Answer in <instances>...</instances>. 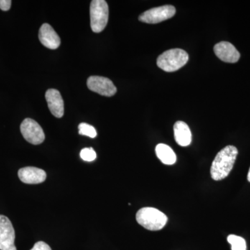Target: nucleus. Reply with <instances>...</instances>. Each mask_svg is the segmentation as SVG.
Instances as JSON below:
<instances>
[{
  "instance_id": "39448f33",
  "label": "nucleus",
  "mask_w": 250,
  "mask_h": 250,
  "mask_svg": "<svg viewBox=\"0 0 250 250\" xmlns=\"http://www.w3.org/2000/svg\"><path fill=\"white\" fill-rule=\"evenodd\" d=\"M176 9L172 5H165L147 10L139 16V21L148 24H156L173 17Z\"/></svg>"
},
{
  "instance_id": "6e6552de",
  "label": "nucleus",
  "mask_w": 250,
  "mask_h": 250,
  "mask_svg": "<svg viewBox=\"0 0 250 250\" xmlns=\"http://www.w3.org/2000/svg\"><path fill=\"white\" fill-rule=\"evenodd\" d=\"M87 85L90 90L103 96H113L117 92L116 87L112 81L106 77H90L87 80Z\"/></svg>"
},
{
  "instance_id": "f8f14e48",
  "label": "nucleus",
  "mask_w": 250,
  "mask_h": 250,
  "mask_svg": "<svg viewBox=\"0 0 250 250\" xmlns=\"http://www.w3.org/2000/svg\"><path fill=\"white\" fill-rule=\"evenodd\" d=\"M45 99L52 115L57 118H62L64 114V102L59 90L53 88L47 90Z\"/></svg>"
},
{
  "instance_id": "1a4fd4ad",
  "label": "nucleus",
  "mask_w": 250,
  "mask_h": 250,
  "mask_svg": "<svg viewBox=\"0 0 250 250\" xmlns=\"http://www.w3.org/2000/svg\"><path fill=\"white\" fill-rule=\"evenodd\" d=\"M215 55L224 62L233 63L239 60L241 54L236 47L227 41H222L214 46Z\"/></svg>"
},
{
  "instance_id": "9b49d317",
  "label": "nucleus",
  "mask_w": 250,
  "mask_h": 250,
  "mask_svg": "<svg viewBox=\"0 0 250 250\" xmlns=\"http://www.w3.org/2000/svg\"><path fill=\"white\" fill-rule=\"evenodd\" d=\"M39 38L41 43L47 48L56 49L61 45L60 37L52 26L47 23L41 26Z\"/></svg>"
},
{
  "instance_id": "f03ea898",
  "label": "nucleus",
  "mask_w": 250,
  "mask_h": 250,
  "mask_svg": "<svg viewBox=\"0 0 250 250\" xmlns=\"http://www.w3.org/2000/svg\"><path fill=\"white\" fill-rule=\"evenodd\" d=\"M136 221L146 229L159 231L166 226L167 217L163 212L152 207H144L136 213Z\"/></svg>"
},
{
  "instance_id": "aec40b11",
  "label": "nucleus",
  "mask_w": 250,
  "mask_h": 250,
  "mask_svg": "<svg viewBox=\"0 0 250 250\" xmlns=\"http://www.w3.org/2000/svg\"><path fill=\"white\" fill-rule=\"evenodd\" d=\"M248 182H250V168L249 170V172H248Z\"/></svg>"
},
{
  "instance_id": "20e7f679",
  "label": "nucleus",
  "mask_w": 250,
  "mask_h": 250,
  "mask_svg": "<svg viewBox=\"0 0 250 250\" xmlns=\"http://www.w3.org/2000/svg\"><path fill=\"white\" fill-rule=\"evenodd\" d=\"M108 6L104 0H93L90 3V27L95 33L102 32L108 21Z\"/></svg>"
},
{
  "instance_id": "dca6fc26",
  "label": "nucleus",
  "mask_w": 250,
  "mask_h": 250,
  "mask_svg": "<svg viewBox=\"0 0 250 250\" xmlns=\"http://www.w3.org/2000/svg\"><path fill=\"white\" fill-rule=\"evenodd\" d=\"M79 134L83 135V136H88V137L94 138L97 136L96 129L91 125L87 124V123H81L78 126Z\"/></svg>"
},
{
  "instance_id": "4468645a",
  "label": "nucleus",
  "mask_w": 250,
  "mask_h": 250,
  "mask_svg": "<svg viewBox=\"0 0 250 250\" xmlns=\"http://www.w3.org/2000/svg\"><path fill=\"white\" fill-rule=\"evenodd\" d=\"M156 154L159 160L166 165H173L177 161V156L172 148L166 144H158L156 146Z\"/></svg>"
},
{
  "instance_id": "2eb2a0df",
  "label": "nucleus",
  "mask_w": 250,
  "mask_h": 250,
  "mask_svg": "<svg viewBox=\"0 0 250 250\" xmlns=\"http://www.w3.org/2000/svg\"><path fill=\"white\" fill-rule=\"evenodd\" d=\"M228 241L231 246V250H247L246 240L241 236L229 235L228 237Z\"/></svg>"
},
{
  "instance_id": "6ab92c4d",
  "label": "nucleus",
  "mask_w": 250,
  "mask_h": 250,
  "mask_svg": "<svg viewBox=\"0 0 250 250\" xmlns=\"http://www.w3.org/2000/svg\"><path fill=\"white\" fill-rule=\"evenodd\" d=\"M11 0H0V9L4 11H9L11 8Z\"/></svg>"
},
{
  "instance_id": "7ed1b4c3",
  "label": "nucleus",
  "mask_w": 250,
  "mask_h": 250,
  "mask_svg": "<svg viewBox=\"0 0 250 250\" xmlns=\"http://www.w3.org/2000/svg\"><path fill=\"white\" fill-rule=\"evenodd\" d=\"M188 54L182 49H171L161 54L157 59L158 66L167 72H175L188 62Z\"/></svg>"
},
{
  "instance_id": "f3484780",
  "label": "nucleus",
  "mask_w": 250,
  "mask_h": 250,
  "mask_svg": "<svg viewBox=\"0 0 250 250\" xmlns=\"http://www.w3.org/2000/svg\"><path fill=\"white\" fill-rule=\"evenodd\" d=\"M80 156L83 161H93L96 159L97 154L93 148H83L80 152Z\"/></svg>"
},
{
  "instance_id": "a211bd4d",
  "label": "nucleus",
  "mask_w": 250,
  "mask_h": 250,
  "mask_svg": "<svg viewBox=\"0 0 250 250\" xmlns=\"http://www.w3.org/2000/svg\"><path fill=\"white\" fill-rule=\"evenodd\" d=\"M31 250H52L50 247L45 242H37Z\"/></svg>"
},
{
  "instance_id": "423d86ee",
  "label": "nucleus",
  "mask_w": 250,
  "mask_h": 250,
  "mask_svg": "<svg viewBox=\"0 0 250 250\" xmlns=\"http://www.w3.org/2000/svg\"><path fill=\"white\" fill-rule=\"evenodd\" d=\"M21 134L24 139L33 145L41 144L45 141L43 129L34 120L26 118L21 125Z\"/></svg>"
},
{
  "instance_id": "ddd939ff",
  "label": "nucleus",
  "mask_w": 250,
  "mask_h": 250,
  "mask_svg": "<svg viewBox=\"0 0 250 250\" xmlns=\"http://www.w3.org/2000/svg\"><path fill=\"white\" fill-rule=\"evenodd\" d=\"M174 139L177 144L187 147L191 143L192 134L190 128L183 121H177L174 125Z\"/></svg>"
},
{
  "instance_id": "f257e3e1",
  "label": "nucleus",
  "mask_w": 250,
  "mask_h": 250,
  "mask_svg": "<svg viewBox=\"0 0 250 250\" xmlns=\"http://www.w3.org/2000/svg\"><path fill=\"white\" fill-rule=\"evenodd\" d=\"M238 149L233 146L223 148L217 154L210 167V175L215 181H220L226 178L232 170Z\"/></svg>"
},
{
  "instance_id": "9d476101",
  "label": "nucleus",
  "mask_w": 250,
  "mask_h": 250,
  "mask_svg": "<svg viewBox=\"0 0 250 250\" xmlns=\"http://www.w3.org/2000/svg\"><path fill=\"white\" fill-rule=\"evenodd\" d=\"M21 182L27 184H38L45 182L47 174L42 169L35 167H25L18 171Z\"/></svg>"
},
{
  "instance_id": "0eeeda50",
  "label": "nucleus",
  "mask_w": 250,
  "mask_h": 250,
  "mask_svg": "<svg viewBox=\"0 0 250 250\" xmlns=\"http://www.w3.org/2000/svg\"><path fill=\"white\" fill-rule=\"evenodd\" d=\"M15 239L16 233L11 220L0 215V250H17Z\"/></svg>"
}]
</instances>
